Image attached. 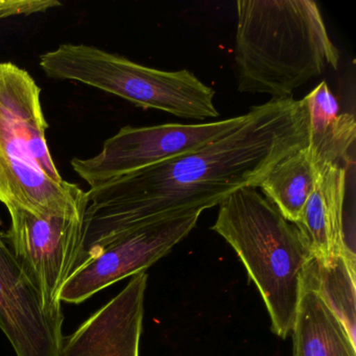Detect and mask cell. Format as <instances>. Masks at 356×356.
I'll return each mask as SVG.
<instances>
[{
  "label": "cell",
  "mask_w": 356,
  "mask_h": 356,
  "mask_svg": "<svg viewBox=\"0 0 356 356\" xmlns=\"http://www.w3.org/2000/svg\"><path fill=\"white\" fill-rule=\"evenodd\" d=\"M304 99L254 106L236 130L193 153L89 189L78 268L116 239L147 225L218 206L235 191L257 188L287 156L308 145Z\"/></svg>",
  "instance_id": "obj_1"
},
{
  "label": "cell",
  "mask_w": 356,
  "mask_h": 356,
  "mask_svg": "<svg viewBox=\"0 0 356 356\" xmlns=\"http://www.w3.org/2000/svg\"><path fill=\"white\" fill-rule=\"evenodd\" d=\"M234 61L239 92L291 97L328 68L339 51L312 0H239Z\"/></svg>",
  "instance_id": "obj_2"
},
{
  "label": "cell",
  "mask_w": 356,
  "mask_h": 356,
  "mask_svg": "<svg viewBox=\"0 0 356 356\" xmlns=\"http://www.w3.org/2000/svg\"><path fill=\"white\" fill-rule=\"evenodd\" d=\"M41 92L28 70L0 62V202L8 211L83 220L88 193L54 162Z\"/></svg>",
  "instance_id": "obj_3"
},
{
  "label": "cell",
  "mask_w": 356,
  "mask_h": 356,
  "mask_svg": "<svg viewBox=\"0 0 356 356\" xmlns=\"http://www.w3.org/2000/svg\"><path fill=\"white\" fill-rule=\"evenodd\" d=\"M211 229L236 252L261 295L273 332L285 339L312 258L295 225L256 188L245 187L218 205Z\"/></svg>",
  "instance_id": "obj_4"
},
{
  "label": "cell",
  "mask_w": 356,
  "mask_h": 356,
  "mask_svg": "<svg viewBox=\"0 0 356 356\" xmlns=\"http://www.w3.org/2000/svg\"><path fill=\"white\" fill-rule=\"evenodd\" d=\"M49 78L74 81L122 97L143 109L185 120L220 116L216 91L187 70L164 72L86 44L64 43L39 57Z\"/></svg>",
  "instance_id": "obj_5"
},
{
  "label": "cell",
  "mask_w": 356,
  "mask_h": 356,
  "mask_svg": "<svg viewBox=\"0 0 356 356\" xmlns=\"http://www.w3.org/2000/svg\"><path fill=\"white\" fill-rule=\"evenodd\" d=\"M248 113L205 124H163L120 129L97 156L74 158V172L91 188L137 170L193 153L236 130Z\"/></svg>",
  "instance_id": "obj_6"
},
{
  "label": "cell",
  "mask_w": 356,
  "mask_h": 356,
  "mask_svg": "<svg viewBox=\"0 0 356 356\" xmlns=\"http://www.w3.org/2000/svg\"><path fill=\"white\" fill-rule=\"evenodd\" d=\"M11 225L1 233L40 296L44 312L64 318L62 286L80 264L83 220L9 210Z\"/></svg>",
  "instance_id": "obj_7"
},
{
  "label": "cell",
  "mask_w": 356,
  "mask_h": 356,
  "mask_svg": "<svg viewBox=\"0 0 356 356\" xmlns=\"http://www.w3.org/2000/svg\"><path fill=\"white\" fill-rule=\"evenodd\" d=\"M202 212L195 210L153 222L109 243L70 275L60 300L79 305L118 281L147 270L193 231Z\"/></svg>",
  "instance_id": "obj_8"
},
{
  "label": "cell",
  "mask_w": 356,
  "mask_h": 356,
  "mask_svg": "<svg viewBox=\"0 0 356 356\" xmlns=\"http://www.w3.org/2000/svg\"><path fill=\"white\" fill-rule=\"evenodd\" d=\"M63 323L44 312L36 286L0 233V330L16 356H60Z\"/></svg>",
  "instance_id": "obj_9"
},
{
  "label": "cell",
  "mask_w": 356,
  "mask_h": 356,
  "mask_svg": "<svg viewBox=\"0 0 356 356\" xmlns=\"http://www.w3.org/2000/svg\"><path fill=\"white\" fill-rule=\"evenodd\" d=\"M147 272L131 277L120 293L64 335L60 356H139Z\"/></svg>",
  "instance_id": "obj_10"
},
{
  "label": "cell",
  "mask_w": 356,
  "mask_h": 356,
  "mask_svg": "<svg viewBox=\"0 0 356 356\" xmlns=\"http://www.w3.org/2000/svg\"><path fill=\"white\" fill-rule=\"evenodd\" d=\"M347 168L339 163L318 168L312 195L295 227L312 257L341 255L356 268L355 238L345 222Z\"/></svg>",
  "instance_id": "obj_11"
},
{
  "label": "cell",
  "mask_w": 356,
  "mask_h": 356,
  "mask_svg": "<svg viewBox=\"0 0 356 356\" xmlns=\"http://www.w3.org/2000/svg\"><path fill=\"white\" fill-rule=\"evenodd\" d=\"M291 332L293 356H356V343L305 277Z\"/></svg>",
  "instance_id": "obj_12"
},
{
  "label": "cell",
  "mask_w": 356,
  "mask_h": 356,
  "mask_svg": "<svg viewBox=\"0 0 356 356\" xmlns=\"http://www.w3.org/2000/svg\"><path fill=\"white\" fill-rule=\"evenodd\" d=\"M308 111L307 149L316 168L327 163L349 161V151L355 143L353 114L341 113L339 105L322 81L304 97Z\"/></svg>",
  "instance_id": "obj_13"
},
{
  "label": "cell",
  "mask_w": 356,
  "mask_h": 356,
  "mask_svg": "<svg viewBox=\"0 0 356 356\" xmlns=\"http://www.w3.org/2000/svg\"><path fill=\"white\" fill-rule=\"evenodd\" d=\"M316 178L318 168L306 147L277 163L258 187L281 216L295 224L314 191Z\"/></svg>",
  "instance_id": "obj_14"
},
{
  "label": "cell",
  "mask_w": 356,
  "mask_h": 356,
  "mask_svg": "<svg viewBox=\"0 0 356 356\" xmlns=\"http://www.w3.org/2000/svg\"><path fill=\"white\" fill-rule=\"evenodd\" d=\"M356 268L341 255L325 259L312 257L306 268L305 279L318 291L325 303L339 318L355 341Z\"/></svg>",
  "instance_id": "obj_15"
},
{
  "label": "cell",
  "mask_w": 356,
  "mask_h": 356,
  "mask_svg": "<svg viewBox=\"0 0 356 356\" xmlns=\"http://www.w3.org/2000/svg\"><path fill=\"white\" fill-rule=\"evenodd\" d=\"M61 6L57 0H0V19L44 13Z\"/></svg>",
  "instance_id": "obj_16"
},
{
  "label": "cell",
  "mask_w": 356,
  "mask_h": 356,
  "mask_svg": "<svg viewBox=\"0 0 356 356\" xmlns=\"http://www.w3.org/2000/svg\"><path fill=\"white\" fill-rule=\"evenodd\" d=\"M0 224H1V220H0Z\"/></svg>",
  "instance_id": "obj_17"
}]
</instances>
